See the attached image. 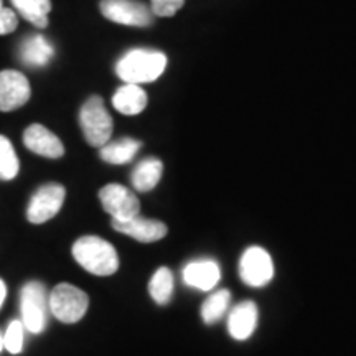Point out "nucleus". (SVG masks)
Segmentation results:
<instances>
[{
  "label": "nucleus",
  "mask_w": 356,
  "mask_h": 356,
  "mask_svg": "<svg viewBox=\"0 0 356 356\" xmlns=\"http://www.w3.org/2000/svg\"><path fill=\"white\" fill-rule=\"evenodd\" d=\"M101 13L119 25L149 26L154 24V13L137 0H101Z\"/></svg>",
  "instance_id": "6e6552de"
},
{
  "label": "nucleus",
  "mask_w": 356,
  "mask_h": 356,
  "mask_svg": "<svg viewBox=\"0 0 356 356\" xmlns=\"http://www.w3.org/2000/svg\"><path fill=\"white\" fill-rule=\"evenodd\" d=\"M3 350V335L2 333H0V351Z\"/></svg>",
  "instance_id": "bb28decb"
},
{
  "label": "nucleus",
  "mask_w": 356,
  "mask_h": 356,
  "mask_svg": "<svg viewBox=\"0 0 356 356\" xmlns=\"http://www.w3.org/2000/svg\"><path fill=\"white\" fill-rule=\"evenodd\" d=\"M20 162L12 142L6 136H0V180L10 181L19 175Z\"/></svg>",
  "instance_id": "4be33fe9"
},
{
  "label": "nucleus",
  "mask_w": 356,
  "mask_h": 356,
  "mask_svg": "<svg viewBox=\"0 0 356 356\" xmlns=\"http://www.w3.org/2000/svg\"><path fill=\"white\" fill-rule=\"evenodd\" d=\"M113 106L124 115H137L147 108V92L139 84H124L113 96Z\"/></svg>",
  "instance_id": "dca6fc26"
},
{
  "label": "nucleus",
  "mask_w": 356,
  "mask_h": 356,
  "mask_svg": "<svg viewBox=\"0 0 356 356\" xmlns=\"http://www.w3.org/2000/svg\"><path fill=\"white\" fill-rule=\"evenodd\" d=\"M48 293L42 282L32 280L25 284L20 293V314L25 330L38 335L44 330L48 320Z\"/></svg>",
  "instance_id": "20e7f679"
},
{
  "label": "nucleus",
  "mask_w": 356,
  "mask_h": 356,
  "mask_svg": "<svg viewBox=\"0 0 356 356\" xmlns=\"http://www.w3.org/2000/svg\"><path fill=\"white\" fill-rule=\"evenodd\" d=\"M32 95L29 79L15 70L0 71V111L10 113L26 104Z\"/></svg>",
  "instance_id": "9d476101"
},
{
  "label": "nucleus",
  "mask_w": 356,
  "mask_h": 356,
  "mask_svg": "<svg viewBox=\"0 0 356 356\" xmlns=\"http://www.w3.org/2000/svg\"><path fill=\"white\" fill-rule=\"evenodd\" d=\"M229 307H231L229 291L221 289V291L213 292L211 296L203 302L202 310H200V314H202V320L207 325L218 323L226 314H228Z\"/></svg>",
  "instance_id": "aec40b11"
},
{
  "label": "nucleus",
  "mask_w": 356,
  "mask_h": 356,
  "mask_svg": "<svg viewBox=\"0 0 356 356\" xmlns=\"http://www.w3.org/2000/svg\"><path fill=\"white\" fill-rule=\"evenodd\" d=\"M99 200L104 211L115 221L131 220L140 211V202L131 190L119 184H109L102 186Z\"/></svg>",
  "instance_id": "1a4fd4ad"
},
{
  "label": "nucleus",
  "mask_w": 356,
  "mask_h": 356,
  "mask_svg": "<svg viewBox=\"0 0 356 356\" xmlns=\"http://www.w3.org/2000/svg\"><path fill=\"white\" fill-rule=\"evenodd\" d=\"M55 56V48L43 35H32L24 38L19 48V58L25 66L30 68H43Z\"/></svg>",
  "instance_id": "2eb2a0df"
},
{
  "label": "nucleus",
  "mask_w": 356,
  "mask_h": 356,
  "mask_svg": "<svg viewBox=\"0 0 356 356\" xmlns=\"http://www.w3.org/2000/svg\"><path fill=\"white\" fill-rule=\"evenodd\" d=\"M48 307L53 317L63 323H76L86 315L89 297L71 284H60L48 296Z\"/></svg>",
  "instance_id": "39448f33"
},
{
  "label": "nucleus",
  "mask_w": 356,
  "mask_h": 356,
  "mask_svg": "<svg viewBox=\"0 0 356 356\" xmlns=\"http://www.w3.org/2000/svg\"><path fill=\"white\" fill-rule=\"evenodd\" d=\"M257 318H259V312L254 302L246 300L233 307L228 315L229 335L238 341L248 340L256 332Z\"/></svg>",
  "instance_id": "4468645a"
},
{
  "label": "nucleus",
  "mask_w": 356,
  "mask_h": 356,
  "mask_svg": "<svg viewBox=\"0 0 356 356\" xmlns=\"http://www.w3.org/2000/svg\"><path fill=\"white\" fill-rule=\"evenodd\" d=\"M113 228L139 243L160 241V239L165 238L168 231L165 222L159 220H149V218H142L139 215L124 221L113 220Z\"/></svg>",
  "instance_id": "f8f14e48"
},
{
  "label": "nucleus",
  "mask_w": 356,
  "mask_h": 356,
  "mask_svg": "<svg viewBox=\"0 0 356 356\" xmlns=\"http://www.w3.org/2000/svg\"><path fill=\"white\" fill-rule=\"evenodd\" d=\"M84 139L89 145L102 147L108 144L113 136V118L106 109L104 101L99 96H92L84 102L79 111Z\"/></svg>",
  "instance_id": "7ed1b4c3"
},
{
  "label": "nucleus",
  "mask_w": 356,
  "mask_h": 356,
  "mask_svg": "<svg viewBox=\"0 0 356 356\" xmlns=\"http://www.w3.org/2000/svg\"><path fill=\"white\" fill-rule=\"evenodd\" d=\"M19 20H17V13L10 8L3 7L2 0H0V35H8L15 32Z\"/></svg>",
  "instance_id": "393cba45"
},
{
  "label": "nucleus",
  "mask_w": 356,
  "mask_h": 356,
  "mask_svg": "<svg viewBox=\"0 0 356 356\" xmlns=\"http://www.w3.org/2000/svg\"><path fill=\"white\" fill-rule=\"evenodd\" d=\"M13 8L30 24L44 29L48 25V13L51 12L50 0H10Z\"/></svg>",
  "instance_id": "6ab92c4d"
},
{
  "label": "nucleus",
  "mask_w": 356,
  "mask_h": 356,
  "mask_svg": "<svg viewBox=\"0 0 356 356\" xmlns=\"http://www.w3.org/2000/svg\"><path fill=\"white\" fill-rule=\"evenodd\" d=\"M167 68V56L159 50L134 48L119 58L115 65L118 76L127 84L154 83Z\"/></svg>",
  "instance_id": "f257e3e1"
},
{
  "label": "nucleus",
  "mask_w": 356,
  "mask_h": 356,
  "mask_svg": "<svg viewBox=\"0 0 356 356\" xmlns=\"http://www.w3.org/2000/svg\"><path fill=\"white\" fill-rule=\"evenodd\" d=\"M162 173H163V163L160 162L159 159L149 157V159L140 160V162L136 165V168H134L131 175L134 188L140 191V193L154 190L160 181V178H162Z\"/></svg>",
  "instance_id": "a211bd4d"
},
{
  "label": "nucleus",
  "mask_w": 356,
  "mask_h": 356,
  "mask_svg": "<svg viewBox=\"0 0 356 356\" xmlns=\"http://www.w3.org/2000/svg\"><path fill=\"white\" fill-rule=\"evenodd\" d=\"M74 261L89 274L108 277L118 273L119 256L114 246L99 236H83L73 244Z\"/></svg>",
  "instance_id": "f03ea898"
},
{
  "label": "nucleus",
  "mask_w": 356,
  "mask_h": 356,
  "mask_svg": "<svg viewBox=\"0 0 356 356\" xmlns=\"http://www.w3.org/2000/svg\"><path fill=\"white\" fill-rule=\"evenodd\" d=\"M24 144L33 154L47 159H60L65 154L63 142L42 124H32L25 129Z\"/></svg>",
  "instance_id": "ddd939ff"
},
{
  "label": "nucleus",
  "mask_w": 356,
  "mask_h": 356,
  "mask_svg": "<svg viewBox=\"0 0 356 356\" xmlns=\"http://www.w3.org/2000/svg\"><path fill=\"white\" fill-rule=\"evenodd\" d=\"M24 337L25 327L22 320H13L7 327L6 333H3V348L12 355L22 353V350H24Z\"/></svg>",
  "instance_id": "5701e85b"
},
{
  "label": "nucleus",
  "mask_w": 356,
  "mask_h": 356,
  "mask_svg": "<svg viewBox=\"0 0 356 356\" xmlns=\"http://www.w3.org/2000/svg\"><path fill=\"white\" fill-rule=\"evenodd\" d=\"M185 0H150V10L154 15L172 17L184 7Z\"/></svg>",
  "instance_id": "b1692460"
},
{
  "label": "nucleus",
  "mask_w": 356,
  "mask_h": 356,
  "mask_svg": "<svg viewBox=\"0 0 356 356\" xmlns=\"http://www.w3.org/2000/svg\"><path fill=\"white\" fill-rule=\"evenodd\" d=\"M66 190L60 184H47L35 191L26 208V220L32 225H43L60 213L65 203Z\"/></svg>",
  "instance_id": "0eeeda50"
},
{
  "label": "nucleus",
  "mask_w": 356,
  "mask_h": 356,
  "mask_svg": "<svg viewBox=\"0 0 356 356\" xmlns=\"http://www.w3.org/2000/svg\"><path fill=\"white\" fill-rule=\"evenodd\" d=\"M6 297H7V287H6V284H3V280L0 279V309H2Z\"/></svg>",
  "instance_id": "a878e982"
},
{
  "label": "nucleus",
  "mask_w": 356,
  "mask_h": 356,
  "mask_svg": "<svg viewBox=\"0 0 356 356\" xmlns=\"http://www.w3.org/2000/svg\"><path fill=\"white\" fill-rule=\"evenodd\" d=\"M149 293L155 304L167 305L173 296V274L168 267H159L149 282Z\"/></svg>",
  "instance_id": "412c9836"
},
{
  "label": "nucleus",
  "mask_w": 356,
  "mask_h": 356,
  "mask_svg": "<svg viewBox=\"0 0 356 356\" xmlns=\"http://www.w3.org/2000/svg\"><path fill=\"white\" fill-rule=\"evenodd\" d=\"M181 277L186 286L195 291L208 292L213 291L220 282L221 269L220 264L211 257H198L184 267Z\"/></svg>",
  "instance_id": "9b49d317"
},
{
  "label": "nucleus",
  "mask_w": 356,
  "mask_h": 356,
  "mask_svg": "<svg viewBox=\"0 0 356 356\" xmlns=\"http://www.w3.org/2000/svg\"><path fill=\"white\" fill-rule=\"evenodd\" d=\"M239 277L249 287H266L274 279L273 257L261 246L248 248L239 259Z\"/></svg>",
  "instance_id": "423d86ee"
},
{
  "label": "nucleus",
  "mask_w": 356,
  "mask_h": 356,
  "mask_svg": "<svg viewBox=\"0 0 356 356\" xmlns=\"http://www.w3.org/2000/svg\"><path fill=\"white\" fill-rule=\"evenodd\" d=\"M142 142L131 139V137H122V139L108 142L101 147V159L111 165H124V163L132 162L139 152Z\"/></svg>",
  "instance_id": "f3484780"
}]
</instances>
